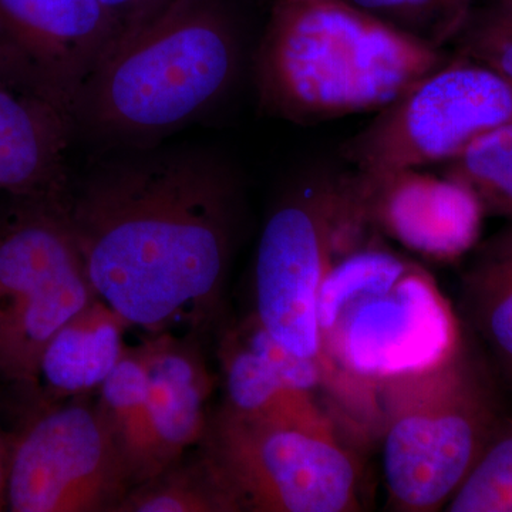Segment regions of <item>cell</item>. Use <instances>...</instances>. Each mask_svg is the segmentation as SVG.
I'll list each match as a JSON object with an SVG mask.
<instances>
[{
  "label": "cell",
  "mask_w": 512,
  "mask_h": 512,
  "mask_svg": "<svg viewBox=\"0 0 512 512\" xmlns=\"http://www.w3.org/2000/svg\"><path fill=\"white\" fill-rule=\"evenodd\" d=\"M148 379V406L161 470L198 446L207 429L214 379L197 336L157 333L140 346ZM160 470V471H161Z\"/></svg>",
  "instance_id": "5bb4252c"
},
{
  "label": "cell",
  "mask_w": 512,
  "mask_h": 512,
  "mask_svg": "<svg viewBox=\"0 0 512 512\" xmlns=\"http://www.w3.org/2000/svg\"><path fill=\"white\" fill-rule=\"evenodd\" d=\"M134 487L96 402L45 407L8 456L5 507L13 512H116Z\"/></svg>",
  "instance_id": "30bf717a"
},
{
  "label": "cell",
  "mask_w": 512,
  "mask_h": 512,
  "mask_svg": "<svg viewBox=\"0 0 512 512\" xmlns=\"http://www.w3.org/2000/svg\"><path fill=\"white\" fill-rule=\"evenodd\" d=\"M6 50L8 49H5V47H3L2 45H0V55H2V53H5Z\"/></svg>",
  "instance_id": "484cf974"
},
{
  "label": "cell",
  "mask_w": 512,
  "mask_h": 512,
  "mask_svg": "<svg viewBox=\"0 0 512 512\" xmlns=\"http://www.w3.org/2000/svg\"><path fill=\"white\" fill-rule=\"evenodd\" d=\"M373 18L433 49L453 42L480 0H349Z\"/></svg>",
  "instance_id": "7402d4cb"
},
{
  "label": "cell",
  "mask_w": 512,
  "mask_h": 512,
  "mask_svg": "<svg viewBox=\"0 0 512 512\" xmlns=\"http://www.w3.org/2000/svg\"><path fill=\"white\" fill-rule=\"evenodd\" d=\"M511 121V84L456 55L377 111L343 143L340 156L360 173L421 170L447 163L471 141Z\"/></svg>",
  "instance_id": "9c48e42d"
},
{
  "label": "cell",
  "mask_w": 512,
  "mask_h": 512,
  "mask_svg": "<svg viewBox=\"0 0 512 512\" xmlns=\"http://www.w3.org/2000/svg\"><path fill=\"white\" fill-rule=\"evenodd\" d=\"M128 328L100 298L64 323L40 357L37 383L45 387L50 402L99 392L127 348Z\"/></svg>",
  "instance_id": "2e32d148"
},
{
  "label": "cell",
  "mask_w": 512,
  "mask_h": 512,
  "mask_svg": "<svg viewBox=\"0 0 512 512\" xmlns=\"http://www.w3.org/2000/svg\"><path fill=\"white\" fill-rule=\"evenodd\" d=\"M457 315L512 393V221L474 249L461 276Z\"/></svg>",
  "instance_id": "e0dca14e"
},
{
  "label": "cell",
  "mask_w": 512,
  "mask_h": 512,
  "mask_svg": "<svg viewBox=\"0 0 512 512\" xmlns=\"http://www.w3.org/2000/svg\"><path fill=\"white\" fill-rule=\"evenodd\" d=\"M451 43L512 86V0L478 2Z\"/></svg>",
  "instance_id": "603a6c76"
},
{
  "label": "cell",
  "mask_w": 512,
  "mask_h": 512,
  "mask_svg": "<svg viewBox=\"0 0 512 512\" xmlns=\"http://www.w3.org/2000/svg\"><path fill=\"white\" fill-rule=\"evenodd\" d=\"M170 2L171 0H99L100 5L119 23L123 32L143 22Z\"/></svg>",
  "instance_id": "cb8c5ba5"
},
{
  "label": "cell",
  "mask_w": 512,
  "mask_h": 512,
  "mask_svg": "<svg viewBox=\"0 0 512 512\" xmlns=\"http://www.w3.org/2000/svg\"><path fill=\"white\" fill-rule=\"evenodd\" d=\"M218 359L224 387L221 409L229 413H259L288 393L316 392L330 383L325 367L293 355L254 313L225 329Z\"/></svg>",
  "instance_id": "9a60e30c"
},
{
  "label": "cell",
  "mask_w": 512,
  "mask_h": 512,
  "mask_svg": "<svg viewBox=\"0 0 512 512\" xmlns=\"http://www.w3.org/2000/svg\"><path fill=\"white\" fill-rule=\"evenodd\" d=\"M116 512H232L227 495L207 458H178L143 483L134 485Z\"/></svg>",
  "instance_id": "d6986e66"
},
{
  "label": "cell",
  "mask_w": 512,
  "mask_h": 512,
  "mask_svg": "<svg viewBox=\"0 0 512 512\" xmlns=\"http://www.w3.org/2000/svg\"><path fill=\"white\" fill-rule=\"evenodd\" d=\"M357 173L369 220L383 237L439 262L456 261L476 244L484 211L467 188L420 170Z\"/></svg>",
  "instance_id": "4fadbf2b"
},
{
  "label": "cell",
  "mask_w": 512,
  "mask_h": 512,
  "mask_svg": "<svg viewBox=\"0 0 512 512\" xmlns=\"http://www.w3.org/2000/svg\"><path fill=\"white\" fill-rule=\"evenodd\" d=\"M447 59L349 0H272L256 94L269 116L309 126L377 113Z\"/></svg>",
  "instance_id": "3957f363"
},
{
  "label": "cell",
  "mask_w": 512,
  "mask_h": 512,
  "mask_svg": "<svg viewBox=\"0 0 512 512\" xmlns=\"http://www.w3.org/2000/svg\"><path fill=\"white\" fill-rule=\"evenodd\" d=\"M123 29L99 0H0V45L72 104Z\"/></svg>",
  "instance_id": "7c38bea8"
},
{
  "label": "cell",
  "mask_w": 512,
  "mask_h": 512,
  "mask_svg": "<svg viewBox=\"0 0 512 512\" xmlns=\"http://www.w3.org/2000/svg\"><path fill=\"white\" fill-rule=\"evenodd\" d=\"M97 298L66 198H15L0 221V376L39 387L47 343Z\"/></svg>",
  "instance_id": "ba28073f"
},
{
  "label": "cell",
  "mask_w": 512,
  "mask_h": 512,
  "mask_svg": "<svg viewBox=\"0 0 512 512\" xmlns=\"http://www.w3.org/2000/svg\"><path fill=\"white\" fill-rule=\"evenodd\" d=\"M318 323L335 382L367 392L439 366L464 333L433 276L380 232L335 255L320 288Z\"/></svg>",
  "instance_id": "277c9868"
},
{
  "label": "cell",
  "mask_w": 512,
  "mask_h": 512,
  "mask_svg": "<svg viewBox=\"0 0 512 512\" xmlns=\"http://www.w3.org/2000/svg\"><path fill=\"white\" fill-rule=\"evenodd\" d=\"M504 390L466 329L439 366L377 387L383 476L394 511L444 510L505 416Z\"/></svg>",
  "instance_id": "5b68a950"
},
{
  "label": "cell",
  "mask_w": 512,
  "mask_h": 512,
  "mask_svg": "<svg viewBox=\"0 0 512 512\" xmlns=\"http://www.w3.org/2000/svg\"><path fill=\"white\" fill-rule=\"evenodd\" d=\"M441 175L473 192L487 214L512 221V121L471 141Z\"/></svg>",
  "instance_id": "ffe728a7"
},
{
  "label": "cell",
  "mask_w": 512,
  "mask_h": 512,
  "mask_svg": "<svg viewBox=\"0 0 512 512\" xmlns=\"http://www.w3.org/2000/svg\"><path fill=\"white\" fill-rule=\"evenodd\" d=\"M448 512H512V416L505 414L477 463L457 488Z\"/></svg>",
  "instance_id": "44dd1931"
},
{
  "label": "cell",
  "mask_w": 512,
  "mask_h": 512,
  "mask_svg": "<svg viewBox=\"0 0 512 512\" xmlns=\"http://www.w3.org/2000/svg\"><path fill=\"white\" fill-rule=\"evenodd\" d=\"M97 412L119 448L134 485L161 470L148 406V379L140 348H126L97 392Z\"/></svg>",
  "instance_id": "ac0fdd59"
},
{
  "label": "cell",
  "mask_w": 512,
  "mask_h": 512,
  "mask_svg": "<svg viewBox=\"0 0 512 512\" xmlns=\"http://www.w3.org/2000/svg\"><path fill=\"white\" fill-rule=\"evenodd\" d=\"M121 148L66 197L87 275L130 328L200 336L220 318L241 235L239 175L200 148Z\"/></svg>",
  "instance_id": "6da1fadb"
},
{
  "label": "cell",
  "mask_w": 512,
  "mask_h": 512,
  "mask_svg": "<svg viewBox=\"0 0 512 512\" xmlns=\"http://www.w3.org/2000/svg\"><path fill=\"white\" fill-rule=\"evenodd\" d=\"M353 170L315 167L296 175L266 215L256 247L254 315L284 348L335 373L320 345V288L352 197Z\"/></svg>",
  "instance_id": "52a82bcc"
},
{
  "label": "cell",
  "mask_w": 512,
  "mask_h": 512,
  "mask_svg": "<svg viewBox=\"0 0 512 512\" xmlns=\"http://www.w3.org/2000/svg\"><path fill=\"white\" fill-rule=\"evenodd\" d=\"M242 43L222 0H171L124 30L74 101L77 133L153 146L204 117L234 89Z\"/></svg>",
  "instance_id": "7a4b0ae2"
},
{
  "label": "cell",
  "mask_w": 512,
  "mask_h": 512,
  "mask_svg": "<svg viewBox=\"0 0 512 512\" xmlns=\"http://www.w3.org/2000/svg\"><path fill=\"white\" fill-rule=\"evenodd\" d=\"M232 512H356L360 467L315 392H291L269 409H218L198 444Z\"/></svg>",
  "instance_id": "8992f818"
},
{
  "label": "cell",
  "mask_w": 512,
  "mask_h": 512,
  "mask_svg": "<svg viewBox=\"0 0 512 512\" xmlns=\"http://www.w3.org/2000/svg\"><path fill=\"white\" fill-rule=\"evenodd\" d=\"M6 470H8V454L0 440V508L5 507Z\"/></svg>",
  "instance_id": "d4e9b609"
},
{
  "label": "cell",
  "mask_w": 512,
  "mask_h": 512,
  "mask_svg": "<svg viewBox=\"0 0 512 512\" xmlns=\"http://www.w3.org/2000/svg\"><path fill=\"white\" fill-rule=\"evenodd\" d=\"M74 109L18 56L0 55V190L13 198H66Z\"/></svg>",
  "instance_id": "8fae6325"
}]
</instances>
